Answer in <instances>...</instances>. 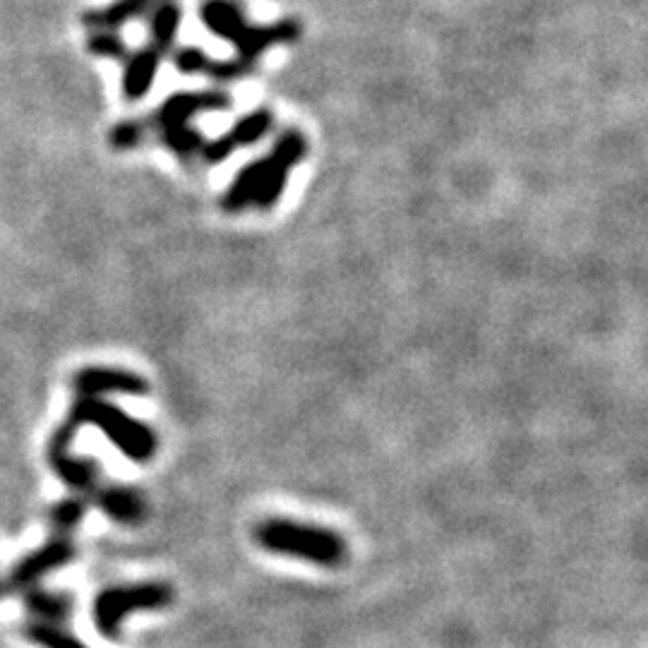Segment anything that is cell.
I'll return each instance as SVG.
<instances>
[{"label": "cell", "mask_w": 648, "mask_h": 648, "mask_svg": "<svg viewBox=\"0 0 648 648\" xmlns=\"http://www.w3.org/2000/svg\"><path fill=\"white\" fill-rule=\"evenodd\" d=\"M77 394L101 396V394H147V382L137 375H128L123 370H106V368H89L82 370L75 377Z\"/></svg>", "instance_id": "obj_9"}, {"label": "cell", "mask_w": 648, "mask_h": 648, "mask_svg": "<svg viewBox=\"0 0 648 648\" xmlns=\"http://www.w3.org/2000/svg\"><path fill=\"white\" fill-rule=\"evenodd\" d=\"M305 156V140L298 132H286L279 142H276L274 152L267 159L255 161L248 168L238 173L233 180L231 190L224 197V209L228 212H238L248 202L260 204L262 209H269L279 200L281 190H284L286 176L293 164H298Z\"/></svg>", "instance_id": "obj_4"}, {"label": "cell", "mask_w": 648, "mask_h": 648, "mask_svg": "<svg viewBox=\"0 0 648 648\" xmlns=\"http://www.w3.org/2000/svg\"><path fill=\"white\" fill-rule=\"evenodd\" d=\"M180 24V8L173 0H164L156 5V10L149 15V27H152V41L147 46L128 51L118 34L111 32H96L89 36V48L96 56H113L125 63L123 77V92L128 99H142L147 89L152 87L156 70H159L161 58L171 48L176 39Z\"/></svg>", "instance_id": "obj_1"}, {"label": "cell", "mask_w": 648, "mask_h": 648, "mask_svg": "<svg viewBox=\"0 0 648 648\" xmlns=\"http://www.w3.org/2000/svg\"><path fill=\"white\" fill-rule=\"evenodd\" d=\"M51 466L56 468L58 476L75 490H94L96 485V466L92 461L87 459H75V456L63 454V456H53Z\"/></svg>", "instance_id": "obj_13"}, {"label": "cell", "mask_w": 648, "mask_h": 648, "mask_svg": "<svg viewBox=\"0 0 648 648\" xmlns=\"http://www.w3.org/2000/svg\"><path fill=\"white\" fill-rule=\"evenodd\" d=\"M202 20L216 36L233 41L245 60L260 56V51L267 46L293 41L298 36L296 22H281L267 29L248 27L240 12L231 3H224V0H209L202 8Z\"/></svg>", "instance_id": "obj_6"}, {"label": "cell", "mask_w": 648, "mask_h": 648, "mask_svg": "<svg viewBox=\"0 0 648 648\" xmlns=\"http://www.w3.org/2000/svg\"><path fill=\"white\" fill-rule=\"evenodd\" d=\"M269 125H272V116H269V111H264L262 108V111L252 113V116L243 118L240 123L233 125V130L228 132L226 137H221V140H216V142H207L202 156L207 161L226 159V156L231 154L236 147H240V144H250V142L260 140L262 135H267Z\"/></svg>", "instance_id": "obj_10"}, {"label": "cell", "mask_w": 648, "mask_h": 648, "mask_svg": "<svg viewBox=\"0 0 648 648\" xmlns=\"http://www.w3.org/2000/svg\"><path fill=\"white\" fill-rule=\"evenodd\" d=\"M96 500H99V507L120 524H137L144 519V500L135 490L106 488L96 495Z\"/></svg>", "instance_id": "obj_12"}, {"label": "cell", "mask_w": 648, "mask_h": 648, "mask_svg": "<svg viewBox=\"0 0 648 648\" xmlns=\"http://www.w3.org/2000/svg\"><path fill=\"white\" fill-rule=\"evenodd\" d=\"M173 591L166 584H135L108 588L94 600L96 629L108 639H118V627L125 615L135 610H161L171 605Z\"/></svg>", "instance_id": "obj_7"}, {"label": "cell", "mask_w": 648, "mask_h": 648, "mask_svg": "<svg viewBox=\"0 0 648 648\" xmlns=\"http://www.w3.org/2000/svg\"><path fill=\"white\" fill-rule=\"evenodd\" d=\"M68 423L75 425L77 430L82 425H96L99 430H104L116 447L128 459L147 461L152 459L156 449V437L152 428L140 423V420L130 418L128 413L120 411L118 406L106 404L99 396L77 394L75 406H72Z\"/></svg>", "instance_id": "obj_5"}, {"label": "cell", "mask_w": 648, "mask_h": 648, "mask_svg": "<svg viewBox=\"0 0 648 648\" xmlns=\"http://www.w3.org/2000/svg\"><path fill=\"white\" fill-rule=\"evenodd\" d=\"M27 636L32 641H39L46 648H84L75 636H70L63 629L53 627V624H29Z\"/></svg>", "instance_id": "obj_15"}, {"label": "cell", "mask_w": 648, "mask_h": 648, "mask_svg": "<svg viewBox=\"0 0 648 648\" xmlns=\"http://www.w3.org/2000/svg\"><path fill=\"white\" fill-rule=\"evenodd\" d=\"M231 106V99L226 94L219 92H207V94H176L166 101L164 106L156 111L152 120H135V123H123L113 130L111 142L116 147H135L140 144L142 132L156 128L168 147L173 152L183 156V159H190L192 154H202L207 142L200 132H195L188 125V120L200 111H216V108Z\"/></svg>", "instance_id": "obj_2"}, {"label": "cell", "mask_w": 648, "mask_h": 648, "mask_svg": "<svg viewBox=\"0 0 648 648\" xmlns=\"http://www.w3.org/2000/svg\"><path fill=\"white\" fill-rule=\"evenodd\" d=\"M154 0H118L111 8L87 12L82 17V22L87 24L89 29H96V32H111V29H120L123 24H128L135 17H140L144 10H149Z\"/></svg>", "instance_id": "obj_11"}, {"label": "cell", "mask_w": 648, "mask_h": 648, "mask_svg": "<svg viewBox=\"0 0 648 648\" xmlns=\"http://www.w3.org/2000/svg\"><path fill=\"white\" fill-rule=\"evenodd\" d=\"M72 555H75V548L70 545L68 536H63V533H60L58 538H53L51 543L44 545L41 550L32 552V555H27L20 564H17L15 572H12V586L24 588V591H27L34 581H39L41 576L51 572V569L70 562Z\"/></svg>", "instance_id": "obj_8"}, {"label": "cell", "mask_w": 648, "mask_h": 648, "mask_svg": "<svg viewBox=\"0 0 648 648\" xmlns=\"http://www.w3.org/2000/svg\"><path fill=\"white\" fill-rule=\"evenodd\" d=\"M255 543L274 555L293 557L320 567H341L348 545L332 528L293 519H267L255 526Z\"/></svg>", "instance_id": "obj_3"}, {"label": "cell", "mask_w": 648, "mask_h": 648, "mask_svg": "<svg viewBox=\"0 0 648 648\" xmlns=\"http://www.w3.org/2000/svg\"><path fill=\"white\" fill-rule=\"evenodd\" d=\"M27 608L46 622H63L70 615V598L48 591H27Z\"/></svg>", "instance_id": "obj_14"}, {"label": "cell", "mask_w": 648, "mask_h": 648, "mask_svg": "<svg viewBox=\"0 0 648 648\" xmlns=\"http://www.w3.org/2000/svg\"><path fill=\"white\" fill-rule=\"evenodd\" d=\"M84 512H87L84 502L75 500V497H72V500H65V502L56 504V509L51 512V521H53V526H56L58 533L68 536V531H72V528L80 524Z\"/></svg>", "instance_id": "obj_16"}]
</instances>
